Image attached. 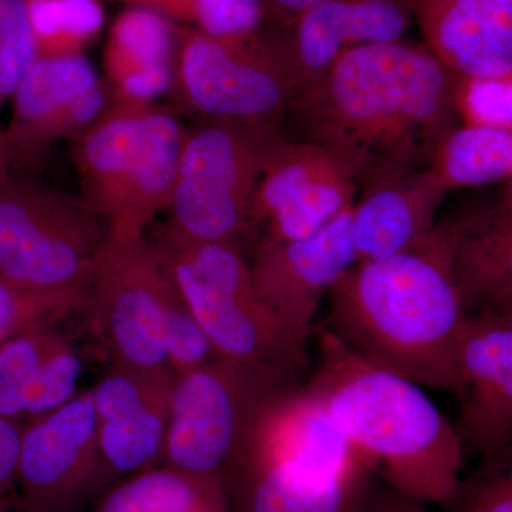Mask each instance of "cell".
Segmentation results:
<instances>
[{
	"label": "cell",
	"mask_w": 512,
	"mask_h": 512,
	"mask_svg": "<svg viewBox=\"0 0 512 512\" xmlns=\"http://www.w3.org/2000/svg\"><path fill=\"white\" fill-rule=\"evenodd\" d=\"M457 92V74L424 43L359 46L292 100L285 127L292 140L335 154L362 191L431 168L458 126Z\"/></svg>",
	"instance_id": "obj_1"
},
{
	"label": "cell",
	"mask_w": 512,
	"mask_h": 512,
	"mask_svg": "<svg viewBox=\"0 0 512 512\" xmlns=\"http://www.w3.org/2000/svg\"><path fill=\"white\" fill-rule=\"evenodd\" d=\"M305 375L301 367L220 357L173 379L164 464L222 483L262 414Z\"/></svg>",
	"instance_id": "obj_5"
},
{
	"label": "cell",
	"mask_w": 512,
	"mask_h": 512,
	"mask_svg": "<svg viewBox=\"0 0 512 512\" xmlns=\"http://www.w3.org/2000/svg\"><path fill=\"white\" fill-rule=\"evenodd\" d=\"M174 33L173 89L185 107L205 120L285 126L295 93L261 33L247 42H224L177 25Z\"/></svg>",
	"instance_id": "obj_9"
},
{
	"label": "cell",
	"mask_w": 512,
	"mask_h": 512,
	"mask_svg": "<svg viewBox=\"0 0 512 512\" xmlns=\"http://www.w3.org/2000/svg\"><path fill=\"white\" fill-rule=\"evenodd\" d=\"M93 512H228L224 485L167 464L111 487Z\"/></svg>",
	"instance_id": "obj_23"
},
{
	"label": "cell",
	"mask_w": 512,
	"mask_h": 512,
	"mask_svg": "<svg viewBox=\"0 0 512 512\" xmlns=\"http://www.w3.org/2000/svg\"><path fill=\"white\" fill-rule=\"evenodd\" d=\"M328 298V329L357 355L419 386L456 394L468 315L439 222L417 247L353 266Z\"/></svg>",
	"instance_id": "obj_2"
},
{
	"label": "cell",
	"mask_w": 512,
	"mask_h": 512,
	"mask_svg": "<svg viewBox=\"0 0 512 512\" xmlns=\"http://www.w3.org/2000/svg\"><path fill=\"white\" fill-rule=\"evenodd\" d=\"M510 202H511V204H512V194H511Z\"/></svg>",
	"instance_id": "obj_40"
},
{
	"label": "cell",
	"mask_w": 512,
	"mask_h": 512,
	"mask_svg": "<svg viewBox=\"0 0 512 512\" xmlns=\"http://www.w3.org/2000/svg\"><path fill=\"white\" fill-rule=\"evenodd\" d=\"M126 8L153 10L168 22L224 42H247L266 22L259 0H113Z\"/></svg>",
	"instance_id": "obj_27"
},
{
	"label": "cell",
	"mask_w": 512,
	"mask_h": 512,
	"mask_svg": "<svg viewBox=\"0 0 512 512\" xmlns=\"http://www.w3.org/2000/svg\"><path fill=\"white\" fill-rule=\"evenodd\" d=\"M265 6L268 18L288 19L313 8L322 0H259Z\"/></svg>",
	"instance_id": "obj_37"
},
{
	"label": "cell",
	"mask_w": 512,
	"mask_h": 512,
	"mask_svg": "<svg viewBox=\"0 0 512 512\" xmlns=\"http://www.w3.org/2000/svg\"><path fill=\"white\" fill-rule=\"evenodd\" d=\"M37 57L83 55L104 25L100 0H28Z\"/></svg>",
	"instance_id": "obj_28"
},
{
	"label": "cell",
	"mask_w": 512,
	"mask_h": 512,
	"mask_svg": "<svg viewBox=\"0 0 512 512\" xmlns=\"http://www.w3.org/2000/svg\"><path fill=\"white\" fill-rule=\"evenodd\" d=\"M460 414L456 431L464 453L497 450L512 441V325L497 313L468 315L457 356Z\"/></svg>",
	"instance_id": "obj_16"
},
{
	"label": "cell",
	"mask_w": 512,
	"mask_h": 512,
	"mask_svg": "<svg viewBox=\"0 0 512 512\" xmlns=\"http://www.w3.org/2000/svg\"><path fill=\"white\" fill-rule=\"evenodd\" d=\"M457 104L466 124L512 130V73L497 79L458 77Z\"/></svg>",
	"instance_id": "obj_34"
},
{
	"label": "cell",
	"mask_w": 512,
	"mask_h": 512,
	"mask_svg": "<svg viewBox=\"0 0 512 512\" xmlns=\"http://www.w3.org/2000/svg\"><path fill=\"white\" fill-rule=\"evenodd\" d=\"M177 284L147 232L110 229L90 305L116 365L165 369V320Z\"/></svg>",
	"instance_id": "obj_8"
},
{
	"label": "cell",
	"mask_w": 512,
	"mask_h": 512,
	"mask_svg": "<svg viewBox=\"0 0 512 512\" xmlns=\"http://www.w3.org/2000/svg\"><path fill=\"white\" fill-rule=\"evenodd\" d=\"M0 512H45L28 503L19 491L0 497Z\"/></svg>",
	"instance_id": "obj_38"
},
{
	"label": "cell",
	"mask_w": 512,
	"mask_h": 512,
	"mask_svg": "<svg viewBox=\"0 0 512 512\" xmlns=\"http://www.w3.org/2000/svg\"><path fill=\"white\" fill-rule=\"evenodd\" d=\"M60 320H42L20 330L0 346V379H13L40 369L72 346L59 328Z\"/></svg>",
	"instance_id": "obj_33"
},
{
	"label": "cell",
	"mask_w": 512,
	"mask_h": 512,
	"mask_svg": "<svg viewBox=\"0 0 512 512\" xmlns=\"http://www.w3.org/2000/svg\"><path fill=\"white\" fill-rule=\"evenodd\" d=\"M174 25L153 10L126 8L104 49V82L116 99L156 103L174 84Z\"/></svg>",
	"instance_id": "obj_21"
},
{
	"label": "cell",
	"mask_w": 512,
	"mask_h": 512,
	"mask_svg": "<svg viewBox=\"0 0 512 512\" xmlns=\"http://www.w3.org/2000/svg\"><path fill=\"white\" fill-rule=\"evenodd\" d=\"M448 512H512V441L481 456L467 477H460Z\"/></svg>",
	"instance_id": "obj_29"
},
{
	"label": "cell",
	"mask_w": 512,
	"mask_h": 512,
	"mask_svg": "<svg viewBox=\"0 0 512 512\" xmlns=\"http://www.w3.org/2000/svg\"><path fill=\"white\" fill-rule=\"evenodd\" d=\"M150 104L113 97L73 140L72 157L82 195L110 227L119 220L136 177L143 121Z\"/></svg>",
	"instance_id": "obj_19"
},
{
	"label": "cell",
	"mask_w": 512,
	"mask_h": 512,
	"mask_svg": "<svg viewBox=\"0 0 512 512\" xmlns=\"http://www.w3.org/2000/svg\"><path fill=\"white\" fill-rule=\"evenodd\" d=\"M431 170L448 192L512 177V130L473 124L454 127L437 148Z\"/></svg>",
	"instance_id": "obj_25"
},
{
	"label": "cell",
	"mask_w": 512,
	"mask_h": 512,
	"mask_svg": "<svg viewBox=\"0 0 512 512\" xmlns=\"http://www.w3.org/2000/svg\"><path fill=\"white\" fill-rule=\"evenodd\" d=\"M173 379L165 369L111 363L92 387L97 433L110 480L164 464Z\"/></svg>",
	"instance_id": "obj_15"
},
{
	"label": "cell",
	"mask_w": 512,
	"mask_h": 512,
	"mask_svg": "<svg viewBox=\"0 0 512 512\" xmlns=\"http://www.w3.org/2000/svg\"><path fill=\"white\" fill-rule=\"evenodd\" d=\"M424 45L464 79L512 73V0H419Z\"/></svg>",
	"instance_id": "obj_17"
},
{
	"label": "cell",
	"mask_w": 512,
	"mask_h": 512,
	"mask_svg": "<svg viewBox=\"0 0 512 512\" xmlns=\"http://www.w3.org/2000/svg\"><path fill=\"white\" fill-rule=\"evenodd\" d=\"M484 311L497 313L498 316H501V318L507 320L512 325V292L505 295L504 298L495 301L493 305L488 306Z\"/></svg>",
	"instance_id": "obj_39"
},
{
	"label": "cell",
	"mask_w": 512,
	"mask_h": 512,
	"mask_svg": "<svg viewBox=\"0 0 512 512\" xmlns=\"http://www.w3.org/2000/svg\"><path fill=\"white\" fill-rule=\"evenodd\" d=\"M349 168L326 148L288 138L256 185L252 248L311 237L355 204Z\"/></svg>",
	"instance_id": "obj_11"
},
{
	"label": "cell",
	"mask_w": 512,
	"mask_h": 512,
	"mask_svg": "<svg viewBox=\"0 0 512 512\" xmlns=\"http://www.w3.org/2000/svg\"><path fill=\"white\" fill-rule=\"evenodd\" d=\"M36 59L28 0H0V114Z\"/></svg>",
	"instance_id": "obj_30"
},
{
	"label": "cell",
	"mask_w": 512,
	"mask_h": 512,
	"mask_svg": "<svg viewBox=\"0 0 512 512\" xmlns=\"http://www.w3.org/2000/svg\"><path fill=\"white\" fill-rule=\"evenodd\" d=\"M222 485L228 512H375L386 484L372 471L318 476L282 453L258 421Z\"/></svg>",
	"instance_id": "obj_13"
},
{
	"label": "cell",
	"mask_w": 512,
	"mask_h": 512,
	"mask_svg": "<svg viewBox=\"0 0 512 512\" xmlns=\"http://www.w3.org/2000/svg\"><path fill=\"white\" fill-rule=\"evenodd\" d=\"M305 386L387 487L427 504L450 501L466 453L456 427L419 384L357 355L325 329L318 369Z\"/></svg>",
	"instance_id": "obj_3"
},
{
	"label": "cell",
	"mask_w": 512,
	"mask_h": 512,
	"mask_svg": "<svg viewBox=\"0 0 512 512\" xmlns=\"http://www.w3.org/2000/svg\"><path fill=\"white\" fill-rule=\"evenodd\" d=\"M375 512H429L427 511V503L414 500L397 493L393 488L384 485L382 494H380L379 503Z\"/></svg>",
	"instance_id": "obj_36"
},
{
	"label": "cell",
	"mask_w": 512,
	"mask_h": 512,
	"mask_svg": "<svg viewBox=\"0 0 512 512\" xmlns=\"http://www.w3.org/2000/svg\"><path fill=\"white\" fill-rule=\"evenodd\" d=\"M447 194L446 185L431 168L397 175L359 191L350 222L357 264L420 245L436 228Z\"/></svg>",
	"instance_id": "obj_18"
},
{
	"label": "cell",
	"mask_w": 512,
	"mask_h": 512,
	"mask_svg": "<svg viewBox=\"0 0 512 512\" xmlns=\"http://www.w3.org/2000/svg\"><path fill=\"white\" fill-rule=\"evenodd\" d=\"M25 426L0 416V497L18 490L20 447Z\"/></svg>",
	"instance_id": "obj_35"
},
{
	"label": "cell",
	"mask_w": 512,
	"mask_h": 512,
	"mask_svg": "<svg viewBox=\"0 0 512 512\" xmlns=\"http://www.w3.org/2000/svg\"><path fill=\"white\" fill-rule=\"evenodd\" d=\"M284 124L205 120L187 130L167 222L198 242L252 244V201L259 178L285 143Z\"/></svg>",
	"instance_id": "obj_6"
},
{
	"label": "cell",
	"mask_w": 512,
	"mask_h": 512,
	"mask_svg": "<svg viewBox=\"0 0 512 512\" xmlns=\"http://www.w3.org/2000/svg\"><path fill=\"white\" fill-rule=\"evenodd\" d=\"M92 389L23 429L18 490L45 512H77L109 481Z\"/></svg>",
	"instance_id": "obj_12"
},
{
	"label": "cell",
	"mask_w": 512,
	"mask_h": 512,
	"mask_svg": "<svg viewBox=\"0 0 512 512\" xmlns=\"http://www.w3.org/2000/svg\"><path fill=\"white\" fill-rule=\"evenodd\" d=\"M100 82L84 55L37 57L13 94L12 119L0 131V150Z\"/></svg>",
	"instance_id": "obj_24"
},
{
	"label": "cell",
	"mask_w": 512,
	"mask_h": 512,
	"mask_svg": "<svg viewBox=\"0 0 512 512\" xmlns=\"http://www.w3.org/2000/svg\"><path fill=\"white\" fill-rule=\"evenodd\" d=\"M220 357L177 286L165 320V370L168 375L177 379Z\"/></svg>",
	"instance_id": "obj_31"
},
{
	"label": "cell",
	"mask_w": 512,
	"mask_h": 512,
	"mask_svg": "<svg viewBox=\"0 0 512 512\" xmlns=\"http://www.w3.org/2000/svg\"><path fill=\"white\" fill-rule=\"evenodd\" d=\"M187 128L157 103L144 116L140 160L119 221L110 229L147 232L158 214L167 211L177 178Z\"/></svg>",
	"instance_id": "obj_22"
},
{
	"label": "cell",
	"mask_w": 512,
	"mask_h": 512,
	"mask_svg": "<svg viewBox=\"0 0 512 512\" xmlns=\"http://www.w3.org/2000/svg\"><path fill=\"white\" fill-rule=\"evenodd\" d=\"M110 225L83 195L23 177L0 158V281L90 305Z\"/></svg>",
	"instance_id": "obj_4"
},
{
	"label": "cell",
	"mask_w": 512,
	"mask_h": 512,
	"mask_svg": "<svg viewBox=\"0 0 512 512\" xmlns=\"http://www.w3.org/2000/svg\"><path fill=\"white\" fill-rule=\"evenodd\" d=\"M218 355L308 370V352L288 335L256 289L237 245L198 242L158 225L148 235Z\"/></svg>",
	"instance_id": "obj_7"
},
{
	"label": "cell",
	"mask_w": 512,
	"mask_h": 512,
	"mask_svg": "<svg viewBox=\"0 0 512 512\" xmlns=\"http://www.w3.org/2000/svg\"><path fill=\"white\" fill-rule=\"evenodd\" d=\"M419 0H322L288 19L266 16V49L292 84L293 99L319 82L343 53L404 39Z\"/></svg>",
	"instance_id": "obj_10"
},
{
	"label": "cell",
	"mask_w": 512,
	"mask_h": 512,
	"mask_svg": "<svg viewBox=\"0 0 512 512\" xmlns=\"http://www.w3.org/2000/svg\"><path fill=\"white\" fill-rule=\"evenodd\" d=\"M83 309H87L83 303L66 296L26 291L0 281V346L33 323L66 319Z\"/></svg>",
	"instance_id": "obj_32"
},
{
	"label": "cell",
	"mask_w": 512,
	"mask_h": 512,
	"mask_svg": "<svg viewBox=\"0 0 512 512\" xmlns=\"http://www.w3.org/2000/svg\"><path fill=\"white\" fill-rule=\"evenodd\" d=\"M467 315L512 292V204L484 205L439 221Z\"/></svg>",
	"instance_id": "obj_20"
},
{
	"label": "cell",
	"mask_w": 512,
	"mask_h": 512,
	"mask_svg": "<svg viewBox=\"0 0 512 512\" xmlns=\"http://www.w3.org/2000/svg\"><path fill=\"white\" fill-rule=\"evenodd\" d=\"M83 362L74 346L29 375L0 379V416L26 426L79 394Z\"/></svg>",
	"instance_id": "obj_26"
},
{
	"label": "cell",
	"mask_w": 512,
	"mask_h": 512,
	"mask_svg": "<svg viewBox=\"0 0 512 512\" xmlns=\"http://www.w3.org/2000/svg\"><path fill=\"white\" fill-rule=\"evenodd\" d=\"M352 210L353 205L311 237L252 248L249 265L259 295L306 352L322 299L357 265Z\"/></svg>",
	"instance_id": "obj_14"
}]
</instances>
